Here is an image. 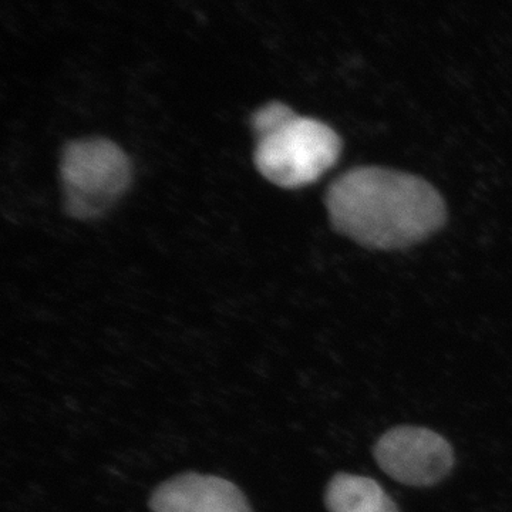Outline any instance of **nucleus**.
Returning a JSON list of instances; mask_svg holds the SVG:
<instances>
[{"mask_svg": "<svg viewBox=\"0 0 512 512\" xmlns=\"http://www.w3.org/2000/svg\"><path fill=\"white\" fill-rule=\"evenodd\" d=\"M326 208L340 234L373 249L412 247L446 221V205L433 185L382 167L343 174L330 185Z\"/></svg>", "mask_w": 512, "mask_h": 512, "instance_id": "nucleus-1", "label": "nucleus"}, {"mask_svg": "<svg viewBox=\"0 0 512 512\" xmlns=\"http://www.w3.org/2000/svg\"><path fill=\"white\" fill-rule=\"evenodd\" d=\"M323 501L328 512H400L392 495L376 480L346 471L330 478Z\"/></svg>", "mask_w": 512, "mask_h": 512, "instance_id": "nucleus-6", "label": "nucleus"}, {"mask_svg": "<svg viewBox=\"0 0 512 512\" xmlns=\"http://www.w3.org/2000/svg\"><path fill=\"white\" fill-rule=\"evenodd\" d=\"M342 141L322 121L293 114L272 133L258 138L254 161L259 173L278 187H306L338 163Z\"/></svg>", "mask_w": 512, "mask_h": 512, "instance_id": "nucleus-3", "label": "nucleus"}, {"mask_svg": "<svg viewBox=\"0 0 512 512\" xmlns=\"http://www.w3.org/2000/svg\"><path fill=\"white\" fill-rule=\"evenodd\" d=\"M148 505L153 512H252L247 495L232 481L192 471L158 485Z\"/></svg>", "mask_w": 512, "mask_h": 512, "instance_id": "nucleus-5", "label": "nucleus"}, {"mask_svg": "<svg viewBox=\"0 0 512 512\" xmlns=\"http://www.w3.org/2000/svg\"><path fill=\"white\" fill-rule=\"evenodd\" d=\"M295 111L291 107L286 106L284 103L274 101L268 103L261 109L256 110L252 116V130H254L256 140L272 133L275 128L284 124L286 120L291 119Z\"/></svg>", "mask_w": 512, "mask_h": 512, "instance_id": "nucleus-7", "label": "nucleus"}, {"mask_svg": "<svg viewBox=\"0 0 512 512\" xmlns=\"http://www.w3.org/2000/svg\"><path fill=\"white\" fill-rule=\"evenodd\" d=\"M60 177L70 217L90 221L106 215L126 194L133 167L113 141L84 138L64 147Z\"/></svg>", "mask_w": 512, "mask_h": 512, "instance_id": "nucleus-2", "label": "nucleus"}, {"mask_svg": "<svg viewBox=\"0 0 512 512\" xmlns=\"http://www.w3.org/2000/svg\"><path fill=\"white\" fill-rule=\"evenodd\" d=\"M373 457L384 474L413 488L443 483L456 466V453L446 437L413 424L384 431L373 446Z\"/></svg>", "mask_w": 512, "mask_h": 512, "instance_id": "nucleus-4", "label": "nucleus"}]
</instances>
